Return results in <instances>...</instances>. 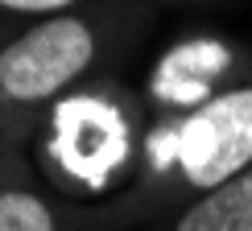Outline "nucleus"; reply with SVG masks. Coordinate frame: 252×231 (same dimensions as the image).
I'll use <instances>...</instances> for the list:
<instances>
[{
  "label": "nucleus",
  "mask_w": 252,
  "mask_h": 231,
  "mask_svg": "<svg viewBox=\"0 0 252 231\" xmlns=\"http://www.w3.org/2000/svg\"><path fill=\"white\" fill-rule=\"evenodd\" d=\"M99 37L83 17H46L0 50V95L41 103L95 62Z\"/></svg>",
  "instance_id": "nucleus-1"
},
{
  "label": "nucleus",
  "mask_w": 252,
  "mask_h": 231,
  "mask_svg": "<svg viewBox=\"0 0 252 231\" xmlns=\"http://www.w3.org/2000/svg\"><path fill=\"white\" fill-rule=\"evenodd\" d=\"M174 161L198 194L252 170V83L219 91L178 124Z\"/></svg>",
  "instance_id": "nucleus-2"
},
{
  "label": "nucleus",
  "mask_w": 252,
  "mask_h": 231,
  "mask_svg": "<svg viewBox=\"0 0 252 231\" xmlns=\"http://www.w3.org/2000/svg\"><path fill=\"white\" fill-rule=\"evenodd\" d=\"M174 231H252V170L203 190L178 215Z\"/></svg>",
  "instance_id": "nucleus-3"
},
{
  "label": "nucleus",
  "mask_w": 252,
  "mask_h": 231,
  "mask_svg": "<svg viewBox=\"0 0 252 231\" xmlns=\"http://www.w3.org/2000/svg\"><path fill=\"white\" fill-rule=\"evenodd\" d=\"M0 231H58V215L50 202L25 186L0 190Z\"/></svg>",
  "instance_id": "nucleus-4"
},
{
  "label": "nucleus",
  "mask_w": 252,
  "mask_h": 231,
  "mask_svg": "<svg viewBox=\"0 0 252 231\" xmlns=\"http://www.w3.org/2000/svg\"><path fill=\"white\" fill-rule=\"evenodd\" d=\"M75 0H0L4 13H33V17H46V13H66Z\"/></svg>",
  "instance_id": "nucleus-5"
}]
</instances>
